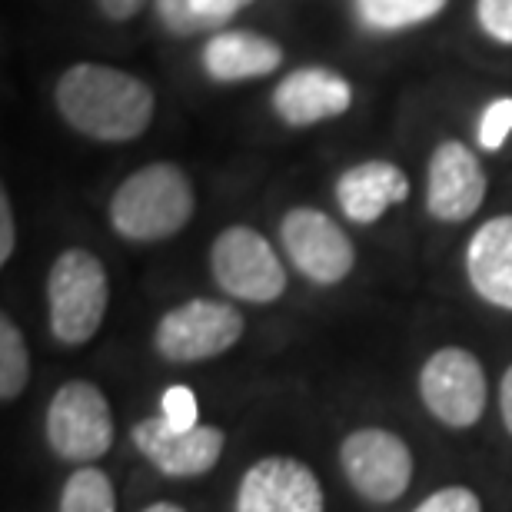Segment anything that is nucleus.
<instances>
[{
	"label": "nucleus",
	"instance_id": "nucleus-22",
	"mask_svg": "<svg viewBox=\"0 0 512 512\" xmlns=\"http://www.w3.org/2000/svg\"><path fill=\"white\" fill-rule=\"evenodd\" d=\"M157 17L170 34H180V37L200 34V30H213L210 20L197 14L193 0H157Z\"/></svg>",
	"mask_w": 512,
	"mask_h": 512
},
{
	"label": "nucleus",
	"instance_id": "nucleus-28",
	"mask_svg": "<svg viewBox=\"0 0 512 512\" xmlns=\"http://www.w3.org/2000/svg\"><path fill=\"white\" fill-rule=\"evenodd\" d=\"M499 416H503L506 433L512 436V363L506 366L503 380H499Z\"/></svg>",
	"mask_w": 512,
	"mask_h": 512
},
{
	"label": "nucleus",
	"instance_id": "nucleus-9",
	"mask_svg": "<svg viewBox=\"0 0 512 512\" xmlns=\"http://www.w3.org/2000/svg\"><path fill=\"white\" fill-rule=\"evenodd\" d=\"M280 243L296 273L316 286H336L353 273L356 247L330 213L316 207H293L280 220Z\"/></svg>",
	"mask_w": 512,
	"mask_h": 512
},
{
	"label": "nucleus",
	"instance_id": "nucleus-1",
	"mask_svg": "<svg viewBox=\"0 0 512 512\" xmlns=\"http://www.w3.org/2000/svg\"><path fill=\"white\" fill-rule=\"evenodd\" d=\"M57 110L67 127L100 143H127L153 124L157 97L147 80L107 64H74L57 80Z\"/></svg>",
	"mask_w": 512,
	"mask_h": 512
},
{
	"label": "nucleus",
	"instance_id": "nucleus-26",
	"mask_svg": "<svg viewBox=\"0 0 512 512\" xmlns=\"http://www.w3.org/2000/svg\"><path fill=\"white\" fill-rule=\"evenodd\" d=\"M17 247V223H14V207H10V197L0 193V263H10Z\"/></svg>",
	"mask_w": 512,
	"mask_h": 512
},
{
	"label": "nucleus",
	"instance_id": "nucleus-4",
	"mask_svg": "<svg viewBox=\"0 0 512 512\" xmlns=\"http://www.w3.org/2000/svg\"><path fill=\"white\" fill-rule=\"evenodd\" d=\"M114 433V409L97 383L67 380L50 396L44 439L57 459L74 466H94L110 453Z\"/></svg>",
	"mask_w": 512,
	"mask_h": 512
},
{
	"label": "nucleus",
	"instance_id": "nucleus-14",
	"mask_svg": "<svg viewBox=\"0 0 512 512\" xmlns=\"http://www.w3.org/2000/svg\"><path fill=\"white\" fill-rule=\"evenodd\" d=\"M466 280L476 296L512 313V213L486 220L466 247Z\"/></svg>",
	"mask_w": 512,
	"mask_h": 512
},
{
	"label": "nucleus",
	"instance_id": "nucleus-27",
	"mask_svg": "<svg viewBox=\"0 0 512 512\" xmlns=\"http://www.w3.org/2000/svg\"><path fill=\"white\" fill-rule=\"evenodd\" d=\"M97 7H100V14H104L107 20H130V17H137L143 7H147V0H97Z\"/></svg>",
	"mask_w": 512,
	"mask_h": 512
},
{
	"label": "nucleus",
	"instance_id": "nucleus-19",
	"mask_svg": "<svg viewBox=\"0 0 512 512\" xmlns=\"http://www.w3.org/2000/svg\"><path fill=\"white\" fill-rule=\"evenodd\" d=\"M30 383V346L20 326L4 313L0 316V399L14 403Z\"/></svg>",
	"mask_w": 512,
	"mask_h": 512
},
{
	"label": "nucleus",
	"instance_id": "nucleus-17",
	"mask_svg": "<svg viewBox=\"0 0 512 512\" xmlns=\"http://www.w3.org/2000/svg\"><path fill=\"white\" fill-rule=\"evenodd\" d=\"M57 512H117V489L97 463L77 466L60 486Z\"/></svg>",
	"mask_w": 512,
	"mask_h": 512
},
{
	"label": "nucleus",
	"instance_id": "nucleus-23",
	"mask_svg": "<svg viewBox=\"0 0 512 512\" xmlns=\"http://www.w3.org/2000/svg\"><path fill=\"white\" fill-rule=\"evenodd\" d=\"M413 512H483V499H479L476 489L453 483L429 493Z\"/></svg>",
	"mask_w": 512,
	"mask_h": 512
},
{
	"label": "nucleus",
	"instance_id": "nucleus-24",
	"mask_svg": "<svg viewBox=\"0 0 512 512\" xmlns=\"http://www.w3.org/2000/svg\"><path fill=\"white\" fill-rule=\"evenodd\" d=\"M479 27L499 44H512V0H476Z\"/></svg>",
	"mask_w": 512,
	"mask_h": 512
},
{
	"label": "nucleus",
	"instance_id": "nucleus-13",
	"mask_svg": "<svg viewBox=\"0 0 512 512\" xmlns=\"http://www.w3.org/2000/svg\"><path fill=\"white\" fill-rule=\"evenodd\" d=\"M353 107L350 80L326 67H303L286 74L273 90V110L286 127H313L343 117Z\"/></svg>",
	"mask_w": 512,
	"mask_h": 512
},
{
	"label": "nucleus",
	"instance_id": "nucleus-20",
	"mask_svg": "<svg viewBox=\"0 0 512 512\" xmlns=\"http://www.w3.org/2000/svg\"><path fill=\"white\" fill-rule=\"evenodd\" d=\"M160 416L167 419L173 429H193L200 426V399L190 386H167L160 396Z\"/></svg>",
	"mask_w": 512,
	"mask_h": 512
},
{
	"label": "nucleus",
	"instance_id": "nucleus-5",
	"mask_svg": "<svg viewBox=\"0 0 512 512\" xmlns=\"http://www.w3.org/2000/svg\"><path fill=\"white\" fill-rule=\"evenodd\" d=\"M243 333H247V320L233 303L193 296V300L173 306L157 320L153 350L163 363H207L230 353L243 340Z\"/></svg>",
	"mask_w": 512,
	"mask_h": 512
},
{
	"label": "nucleus",
	"instance_id": "nucleus-7",
	"mask_svg": "<svg viewBox=\"0 0 512 512\" xmlns=\"http://www.w3.org/2000/svg\"><path fill=\"white\" fill-rule=\"evenodd\" d=\"M416 386L426 413L446 429H473L486 413V370L466 346H439L429 353Z\"/></svg>",
	"mask_w": 512,
	"mask_h": 512
},
{
	"label": "nucleus",
	"instance_id": "nucleus-25",
	"mask_svg": "<svg viewBox=\"0 0 512 512\" xmlns=\"http://www.w3.org/2000/svg\"><path fill=\"white\" fill-rule=\"evenodd\" d=\"M253 0H193L200 17H207L213 27H223L233 14H240L243 7H250Z\"/></svg>",
	"mask_w": 512,
	"mask_h": 512
},
{
	"label": "nucleus",
	"instance_id": "nucleus-6",
	"mask_svg": "<svg viewBox=\"0 0 512 512\" xmlns=\"http://www.w3.org/2000/svg\"><path fill=\"white\" fill-rule=\"evenodd\" d=\"M340 469L360 499L373 506H393L413 483L416 459L406 439L393 429L360 426L343 436Z\"/></svg>",
	"mask_w": 512,
	"mask_h": 512
},
{
	"label": "nucleus",
	"instance_id": "nucleus-3",
	"mask_svg": "<svg viewBox=\"0 0 512 512\" xmlns=\"http://www.w3.org/2000/svg\"><path fill=\"white\" fill-rule=\"evenodd\" d=\"M110 310V276L84 247H70L50 263L47 323L50 336L64 346H84L100 333Z\"/></svg>",
	"mask_w": 512,
	"mask_h": 512
},
{
	"label": "nucleus",
	"instance_id": "nucleus-8",
	"mask_svg": "<svg viewBox=\"0 0 512 512\" xmlns=\"http://www.w3.org/2000/svg\"><path fill=\"white\" fill-rule=\"evenodd\" d=\"M210 273L230 300L266 306L286 293V266L273 243L253 227H227L210 247Z\"/></svg>",
	"mask_w": 512,
	"mask_h": 512
},
{
	"label": "nucleus",
	"instance_id": "nucleus-15",
	"mask_svg": "<svg viewBox=\"0 0 512 512\" xmlns=\"http://www.w3.org/2000/svg\"><path fill=\"white\" fill-rule=\"evenodd\" d=\"M406 197H409L406 173L389 160L353 163L336 180V203H340L343 217L360 223V227H370L389 207L403 203Z\"/></svg>",
	"mask_w": 512,
	"mask_h": 512
},
{
	"label": "nucleus",
	"instance_id": "nucleus-16",
	"mask_svg": "<svg viewBox=\"0 0 512 512\" xmlns=\"http://www.w3.org/2000/svg\"><path fill=\"white\" fill-rule=\"evenodd\" d=\"M283 64V47L263 34L247 30H220L203 47V70L217 84H243V80L266 77Z\"/></svg>",
	"mask_w": 512,
	"mask_h": 512
},
{
	"label": "nucleus",
	"instance_id": "nucleus-21",
	"mask_svg": "<svg viewBox=\"0 0 512 512\" xmlns=\"http://www.w3.org/2000/svg\"><path fill=\"white\" fill-rule=\"evenodd\" d=\"M509 133H512V97H499L483 110V120H479V147L489 153L503 150Z\"/></svg>",
	"mask_w": 512,
	"mask_h": 512
},
{
	"label": "nucleus",
	"instance_id": "nucleus-2",
	"mask_svg": "<svg viewBox=\"0 0 512 512\" xmlns=\"http://www.w3.org/2000/svg\"><path fill=\"white\" fill-rule=\"evenodd\" d=\"M197 193L177 163H147L110 197V227L130 243H160L187 227Z\"/></svg>",
	"mask_w": 512,
	"mask_h": 512
},
{
	"label": "nucleus",
	"instance_id": "nucleus-11",
	"mask_svg": "<svg viewBox=\"0 0 512 512\" xmlns=\"http://www.w3.org/2000/svg\"><path fill=\"white\" fill-rule=\"evenodd\" d=\"M233 512H326V493L303 459L273 453L240 476Z\"/></svg>",
	"mask_w": 512,
	"mask_h": 512
},
{
	"label": "nucleus",
	"instance_id": "nucleus-18",
	"mask_svg": "<svg viewBox=\"0 0 512 512\" xmlns=\"http://www.w3.org/2000/svg\"><path fill=\"white\" fill-rule=\"evenodd\" d=\"M449 0H356L360 17L373 30H406L443 14Z\"/></svg>",
	"mask_w": 512,
	"mask_h": 512
},
{
	"label": "nucleus",
	"instance_id": "nucleus-10",
	"mask_svg": "<svg viewBox=\"0 0 512 512\" xmlns=\"http://www.w3.org/2000/svg\"><path fill=\"white\" fill-rule=\"evenodd\" d=\"M130 439L137 453L170 479H197L217 469L223 449H227V433L213 423H200L193 429H173L160 413L133 423Z\"/></svg>",
	"mask_w": 512,
	"mask_h": 512
},
{
	"label": "nucleus",
	"instance_id": "nucleus-12",
	"mask_svg": "<svg viewBox=\"0 0 512 512\" xmlns=\"http://www.w3.org/2000/svg\"><path fill=\"white\" fill-rule=\"evenodd\" d=\"M486 170L459 140H443L429 157L426 210L439 223H466L486 200Z\"/></svg>",
	"mask_w": 512,
	"mask_h": 512
},
{
	"label": "nucleus",
	"instance_id": "nucleus-29",
	"mask_svg": "<svg viewBox=\"0 0 512 512\" xmlns=\"http://www.w3.org/2000/svg\"><path fill=\"white\" fill-rule=\"evenodd\" d=\"M140 512H187L183 506L177 503H167V499H160V503H150V506H143Z\"/></svg>",
	"mask_w": 512,
	"mask_h": 512
}]
</instances>
